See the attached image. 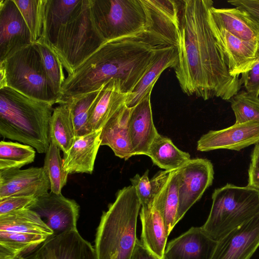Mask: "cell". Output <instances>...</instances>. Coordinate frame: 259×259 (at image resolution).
<instances>
[{
  "mask_svg": "<svg viewBox=\"0 0 259 259\" xmlns=\"http://www.w3.org/2000/svg\"><path fill=\"white\" fill-rule=\"evenodd\" d=\"M48 238L44 235L0 231V251L14 256L22 255Z\"/></svg>",
  "mask_w": 259,
  "mask_h": 259,
  "instance_id": "1f68e13d",
  "label": "cell"
},
{
  "mask_svg": "<svg viewBox=\"0 0 259 259\" xmlns=\"http://www.w3.org/2000/svg\"><path fill=\"white\" fill-rule=\"evenodd\" d=\"M227 2L246 11L259 22V0H229Z\"/></svg>",
  "mask_w": 259,
  "mask_h": 259,
  "instance_id": "f35d334b",
  "label": "cell"
},
{
  "mask_svg": "<svg viewBox=\"0 0 259 259\" xmlns=\"http://www.w3.org/2000/svg\"><path fill=\"white\" fill-rule=\"evenodd\" d=\"M96 26L104 40L134 34L150 27L146 0H90Z\"/></svg>",
  "mask_w": 259,
  "mask_h": 259,
  "instance_id": "ba28073f",
  "label": "cell"
},
{
  "mask_svg": "<svg viewBox=\"0 0 259 259\" xmlns=\"http://www.w3.org/2000/svg\"><path fill=\"white\" fill-rule=\"evenodd\" d=\"M37 198L29 196H13L0 199V215L14 211L29 208Z\"/></svg>",
  "mask_w": 259,
  "mask_h": 259,
  "instance_id": "8d00e7d4",
  "label": "cell"
},
{
  "mask_svg": "<svg viewBox=\"0 0 259 259\" xmlns=\"http://www.w3.org/2000/svg\"><path fill=\"white\" fill-rule=\"evenodd\" d=\"M127 95L118 81L111 80L104 83L89 116L88 124L92 132L102 130L109 119L126 105Z\"/></svg>",
  "mask_w": 259,
  "mask_h": 259,
  "instance_id": "7402d4cb",
  "label": "cell"
},
{
  "mask_svg": "<svg viewBox=\"0 0 259 259\" xmlns=\"http://www.w3.org/2000/svg\"><path fill=\"white\" fill-rule=\"evenodd\" d=\"M49 135L51 142L63 153H67L73 144L76 137L68 105L59 104L54 109L50 121Z\"/></svg>",
  "mask_w": 259,
  "mask_h": 259,
  "instance_id": "4316f807",
  "label": "cell"
},
{
  "mask_svg": "<svg viewBox=\"0 0 259 259\" xmlns=\"http://www.w3.org/2000/svg\"><path fill=\"white\" fill-rule=\"evenodd\" d=\"M229 101L235 116L236 124L259 121V98L242 90Z\"/></svg>",
  "mask_w": 259,
  "mask_h": 259,
  "instance_id": "d590c367",
  "label": "cell"
},
{
  "mask_svg": "<svg viewBox=\"0 0 259 259\" xmlns=\"http://www.w3.org/2000/svg\"><path fill=\"white\" fill-rule=\"evenodd\" d=\"M247 186L259 191V168L249 165Z\"/></svg>",
  "mask_w": 259,
  "mask_h": 259,
  "instance_id": "60d3db41",
  "label": "cell"
},
{
  "mask_svg": "<svg viewBox=\"0 0 259 259\" xmlns=\"http://www.w3.org/2000/svg\"><path fill=\"white\" fill-rule=\"evenodd\" d=\"M34 44L40 55L47 77L60 100L62 87L66 79L64 67L58 57L42 40L38 39Z\"/></svg>",
  "mask_w": 259,
  "mask_h": 259,
  "instance_id": "836d02e7",
  "label": "cell"
},
{
  "mask_svg": "<svg viewBox=\"0 0 259 259\" xmlns=\"http://www.w3.org/2000/svg\"><path fill=\"white\" fill-rule=\"evenodd\" d=\"M179 177V205L177 224L202 197L214 178L213 166L207 159H191L177 169Z\"/></svg>",
  "mask_w": 259,
  "mask_h": 259,
  "instance_id": "30bf717a",
  "label": "cell"
},
{
  "mask_svg": "<svg viewBox=\"0 0 259 259\" xmlns=\"http://www.w3.org/2000/svg\"><path fill=\"white\" fill-rule=\"evenodd\" d=\"M246 91L259 96V62L249 71L242 74L240 78Z\"/></svg>",
  "mask_w": 259,
  "mask_h": 259,
  "instance_id": "74e56055",
  "label": "cell"
},
{
  "mask_svg": "<svg viewBox=\"0 0 259 259\" xmlns=\"http://www.w3.org/2000/svg\"><path fill=\"white\" fill-rule=\"evenodd\" d=\"M211 0H182L179 61L173 68L182 91L207 100L229 101L239 92L240 78L230 75L208 21Z\"/></svg>",
  "mask_w": 259,
  "mask_h": 259,
  "instance_id": "6da1fadb",
  "label": "cell"
},
{
  "mask_svg": "<svg viewBox=\"0 0 259 259\" xmlns=\"http://www.w3.org/2000/svg\"><path fill=\"white\" fill-rule=\"evenodd\" d=\"M141 241L150 251L160 258L164 257L168 234L162 217L154 206L142 207Z\"/></svg>",
  "mask_w": 259,
  "mask_h": 259,
  "instance_id": "603a6c76",
  "label": "cell"
},
{
  "mask_svg": "<svg viewBox=\"0 0 259 259\" xmlns=\"http://www.w3.org/2000/svg\"><path fill=\"white\" fill-rule=\"evenodd\" d=\"M31 44L30 31L13 0H0V62Z\"/></svg>",
  "mask_w": 259,
  "mask_h": 259,
  "instance_id": "7c38bea8",
  "label": "cell"
},
{
  "mask_svg": "<svg viewBox=\"0 0 259 259\" xmlns=\"http://www.w3.org/2000/svg\"><path fill=\"white\" fill-rule=\"evenodd\" d=\"M43 168L50 182L51 192L61 194L69 174L63 168L60 149L52 142L45 155Z\"/></svg>",
  "mask_w": 259,
  "mask_h": 259,
  "instance_id": "e575fe53",
  "label": "cell"
},
{
  "mask_svg": "<svg viewBox=\"0 0 259 259\" xmlns=\"http://www.w3.org/2000/svg\"><path fill=\"white\" fill-rule=\"evenodd\" d=\"M175 46L154 26L106 41L66 77L61 100L95 91L111 80L118 81L122 91L129 94L153 64Z\"/></svg>",
  "mask_w": 259,
  "mask_h": 259,
  "instance_id": "7a4b0ae2",
  "label": "cell"
},
{
  "mask_svg": "<svg viewBox=\"0 0 259 259\" xmlns=\"http://www.w3.org/2000/svg\"><path fill=\"white\" fill-rule=\"evenodd\" d=\"M132 108L126 105L120 109L104 125L101 145L109 147L115 156L125 160L134 156L129 125Z\"/></svg>",
  "mask_w": 259,
  "mask_h": 259,
  "instance_id": "ffe728a7",
  "label": "cell"
},
{
  "mask_svg": "<svg viewBox=\"0 0 259 259\" xmlns=\"http://www.w3.org/2000/svg\"><path fill=\"white\" fill-rule=\"evenodd\" d=\"M29 31L32 43L42 36L47 0H13Z\"/></svg>",
  "mask_w": 259,
  "mask_h": 259,
  "instance_id": "d6a6232c",
  "label": "cell"
},
{
  "mask_svg": "<svg viewBox=\"0 0 259 259\" xmlns=\"http://www.w3.org/2000/svg\"><path fill=\"white\" fill-rule=\"evenodd\" d=\"M40 247L49 259H98L95 247L77 229L53 235Z\"/></svg>",
  "mask_w": 259,
  "mask_h": 259,
  "instance_id": "e0dca14e",
  "label": "cell"
},
{
  "mask_svg": "<svg viewBox=\"0 0 259 259\" xmlns=\"http://www.w3.org/2000/svg\"><path fill=\"white\" fill-rule=\"evenodd\" d=\"M250 165L259 168V142L255 145L252 150Z\"/></svg>",
  "mask_w": 259,
  "mask_h": 259,
  "instance_id": "b9f144b4",
  "label": "cell"
},
{
  "mask_svg": "<svg viewBox=\"0 0 259 259\" xmlns=\"http://www.w3.org/2000/svg\"><path fill=\"white\" fill-rule=\"evenodd\" d=\"M259 247V214L217 242L210 259H250Z\"/></svg>",
  "mask_w": 259,
  "mask_h": 259,
  "instance_id": "4fadbf2b",
  "label": "cell"
},
{
  "mask_svg": "<svg viewBox=\"0 0 259 259\" xmlns=\"http://www.w3.org/2000/svg\"><path fill=\"white\" fill-rule=\"evenodd\" d=\"M0 65L5 68L7 87L30 98L58 104L60 98L47 77L34 43L17 51Z\"/></svg>",
  "mask_w": 259,
  "mask_h": 259,
  "instance_id": "52a82bcc",
  "label": "cell"
},
{
  "mask_svg": "<svg viewBox=\"0 0 259 259\" xmlns=\"http://www.w3.org/2000/svg\"><path fill=\"white\" fill-rule=\"evenodd\" d=\"M30 209L57 235L77 229L79 206L74 200L50 192L38 197Z\"/></svg>",
  "mask_w": 259,
  "mask_h": 259,
  "instance_id": "8fae6325",
  "label": "cell"
},
{
  "mask_svg": "<svg viewBox=\"0 0 259 259\" xmlns=\"http://www.w3.org/2000/svg\"><path fill=\"white\" fill-rule=\"evenodd\" d=\"M171 171H159L150 179L149 170L142 176L136 175L130 179L137 193L142 207L153 206L154 200L166 182Z\"/></svg>",
  "mask_w": 259,
  "mask_h": 259,
  "instance_id": "f546056e",
  "label": "cell"
},
{
  "mask_svg": "<svg viewBox=\"0 0 259 259\" xmlns=\"http://www.w3.org/2000/svg\"><path fill=\"white\" fill-rule=\"evenodd\" d=\"M54 105L7 87L0 89V135L46 153Z\"/></svg>",
  "mask_w": 259,
  "mask_h": 259,
  "instance_id": "277c9868",
  "label": "cell"
},
{
  "mask_svg": "<svg viewBox=\"0 0 259 259\" xmlns=\"http://www.w3.org/2000/svg\"><path fill=\"white\" fill-rule=\"evenodd\" d=\"M129 125L135 155H147L151 144L158 134L153 120L151 94L132 108Z\"/></svg>",
  "mask_w": 259,
  "mask_h": 259,
  "instance_id": "ac0fdd59",
  "label": "cell"
},
{
  "mask_svg": "<svg viewBox=\"0 0 259 259\" xmlns=\"http://www.w3.org/2000/svg\"><path fill=\"white\" fill-rule=\"evenodd\" d=\"M50 189L43 167L0 170V199L13 196L38 198Z\"/></svg>",
  "mask_w": 259,
  "mask_h": 259,
  "instance_id": "5bb4252c",
  "label": "cell"
},
{
  "mask_svg": "<svg viewBox=\"0 0 259 259\" xmlns=\"http://www.w3.org/2000/svg\"><path fill=\"white\" fill-rule=\"evenodd\" d=\"M130 259H164L160 258L150 251L143 244L141 240L137 239L136 245Z\"/></svg>",
  "mask_w": 259,
  "mask_h": 259,
  "instance_id": "ab89813d",
  "label": "cell"
},
{
  "mask_svg": "<svg viewBox=\"0 0 259 259\" xmlns=\"http://www.w3.org/2000/svg\"><path fill=\"white\" fill-rule=\"evenodd\" d=\"M15 259H25V258L24 257H23L22 255H20V256H17Z\"/></svg>",
  "mask_w": 259,
  "mask_h": 259,
  "instance_id": "ee69618b",
  "label": "cell"
},
{
  "mask_svg": "<svg viewBox=\"0 0 259 259\" xmlns=\"http://www.w3.org/2000/svg\"><path fill=\"white\" fill-rule=\"evenodd\" d=\"M35 151L32 147L17 142H0V170L20 168L33 162Z\"/></svg>",
  "mask_w": 259,
  "mask_h": 259,
  "instance_id": "4dcf8cb0",
  "label": "cell"
},
{
  "mask_svg": "<svg viewBox=\"0 0 259 259\" xmlns=\"http://www.w3.org/2000/svg\"><path fill=\"white\" fill-rule=\"evenodd\" d=\"M217 242L200 227H192L169 242L164 259H210Z\"/></svg>",
  "mask_w": 259,
  "mask_h": 259,
  "instance_id": "2e32d148",
  "label": "cell"
},
{
  "mask_svg": "<svg viewBox=\"0 0 259 259\" xmlns=\"http://www.w3.org/2000/svg\"><path fill=\"white\" fill-rule=\"evenodd\" d=\"M179 61L177 46L166 51L151 67L134 90L128 94L126 106L133 108L151 94L153 87L162 72L166 69L175 67Z\"/></svg>",
  "mask_w": 259,
  "mask_h": 259,
  "instance_id": "cb8c5ba5",
  "label": "cell"
},
{
  "mask_svg": "<svg viewBox=\"0 0 259 259\" xmlns=\"http://www.w3.org/2000/svg\"><path fill=\"white\" fill-rule=\"evenodd\" d=\"M0 231L44 235L49 238L54 235V232L40 216L30 208L1 215Z\"/></svg>",
  "mask_w": 259,
  "mask_h": 259,
  "instance_id": "d4e9b609",
  "label": "cell"
},
{
  "mask_svg": "<svg viewBox=\"0 0 259 259\" xmlns=\"http://www.w3.org/2000/svg\"><path fill=\"white\" fill-rule=\"evenodd\" d=\"M258 142L259 121H250L209 131L197 141V149L201 152L221 149L238 151Z\"/></svg>",
  "mask_w": 259,
  "mask_h": 259,
  "instance_id": "9a60e30c",
  "label": "cell"
},
{
  "mask_svg": "<svg viewBox=\"0 0 259 259\" xmlns=\"http://www.w3.org/2000/svg\"><path fill=\"white\" fill-rule=\"evenodd\" d=\"M101 131L92 132L76 138L69 151L63 153V167L66 172L69 174L93 172L101 146Z\"/></svg>",
  "mask_w": 259,
  "mask_h": 259,
  "instance_id": "d6986e66",
  "label": "cell"
},
{
  "mask_svg": "<svg viewBox=\"0 0 259 259\" xmlns=\"http://www.w3.org/2000/svg\"><path fill=\"white\" fill-rule=\"evenodd\" d=\"M39 39L58 57L68 76L106 41L96 26L90 0H47Z\"/></svg>",
  "mask_w": 259,
  "mask_h": 259,
  "instance_id": "3957f363",
  "label": "cell"
},
{
  "mask_svg": "<svg viewBox=\"0 0 259 259\" xmlns=\"http://www.w3.org/2000/svg\"><path fill=\"white\" fill-rule=\"evenodd\" d=\"M209 13L223 28L239 39L259 44V22L246 11L237 7L216 8Z\"/></svg>",
  "mask_w": 259,
  "mask_h": 259,
  "instance_id": "44dd1931",
  "label": "cell"
},
{
  "mask_svg": "<svg viewBox=\"0 0 259 259\" xmlns=\"http://www.w3.org/2000/svg\"><path fill=\"white\" fill-rule=\"evenodd\" d=\"M208 218L201 226L217 242L228 233L259 214V191L231 184L215 189Z\"/></svg>",
  "mask_w": 259,
  "mask_h": 259,
  "instance_id": "8992f818",
  "label": "cell"
},
{
  "mask_svg": "<svg viewBox=\"0 0 259 259\" xmlns=\"http://www.w3.org/2000/svg\"><path fill=\"white\" fill-rule=\"evenodd\" d=\"M104 84L95 91L73 98L62 99L59 102V104H66L68 105L76 137L92 132L88 124L89 116Z\"/></svg>",
  "mask_w": 259,
  "mask_h": 259,
  "instance_id": "f1b7e54d",
  "label": "cell"
},
{
  "mask_svg": "<svg viewBox=\"0 0 259 259\" xmlns=\"http://www.w3.org/2000/svg\"><path fill=\"white\" fill-rule=\"evenodd\" d=\"M141 204L134 187L119 190L104 211L94 247L98 259H130L137 240V222Z\"/></svg>",
  "mask_w": 259,
  "mask_h": 259,
  "instance_id": "5b68a950",
  "label": "cell"
},
{
  "mask_svg": "<svg viewBox=\"0 0 259 259\" xmlns=\"http://www.w3.org/2000/svg\"><path fill=\"white\" fill-rule=\"evenodd\" d=\"M7 87V78L4 66L0 65V89Z\"/></svg>",
  "mask_w": 259,
  "mask_h": 259,
  "instance_id": "7bdbcfd3",
  "label": "cell"
},
{
  "mask_svg": "<svg viewBox=\"0 0 259 259\" xmlns=\"http://www.w3.org/2000/svg\"><path fill=\"white\" fill-rule=\"evenodd\" d=\"M147 156L164 170L178 169L190 159L188 152L179 149L168 138L158 134L151 144Z\"/></svg>",
  "mask_w": 259,
  "mask_h": 259,
  "instance_id": "484cf974",
  "label": "cell"
},
{
  "mask_svg": "<svg viewBox=\"0 0 259 259\" xmlns=\"http://www.w3.org/2000/svg\"><path fill=\"white\" fill-rule=\"evenodd\" d=\"M208 21L231 76L239 77L259 62V44L244 41L234 36L221 26L209 11Z\"/></svg>",
  "mask_w": 259,
  "mask_h": 259,
  "instance_id": "9c48e42d",
  "label": "cell"
},
{
  "mask_svg": "<svg viewBox=\"0 0 259 259\" xmlns=\"http://www.w3.org/2000/svg\"><path fill=\"white\" fill-rule=\"evenodd\" d=\"M179 205V177L176 169L171 171L153 205L160 212L169 235L177 224Z\"/></svg>",
  "mask_w": 259,
  "mask_h": 259,
  "instance_id": "83f0119b",
  "label": "cell"
}]
</instances>
